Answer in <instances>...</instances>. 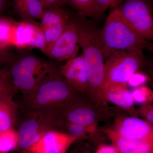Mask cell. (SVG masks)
Wrapping results in <instances>:
<instances>
[{
    "label": "cell",
    "mask_w": 153,
    "mask_h": 153,
    "mask_svg": "<svg viewBox=\"0 0 153 153\" xmlns=\"http://www.w3.org/2000/svg\"><path fill=\"white\" fill-rule=\"evenodd\" d=\"M76 26L78 43L82 49L89 85L88 97L99 104H105L103 98L105 55L101 30L79 13H69Z\"/></svg>",
    "instance_id": "obj_1"
},
{
    "label": "cell",
    "mask_w": 153,
    "mask_h": 153,
    "mask_svg": "<svg viewBox=\"0 0 153 153\" xmlns=\"http://www.w3.org/2000/svg\"><path fill=\"white\" fill-rule=\"evenodd\" d=\"M81 95L66 82L58 67L32 93L24 97V101L29 111L59 118V116L81 101Z\"/></svg>",
    "instance_id": "obj_2"
},
{
    "label": "cell",
    "mask_w": 153,
    "mask_h": 153,
    "mask_svg": "<svg viewBox=\"0 0 153 153\" xmlns=\"http://www.w3.org/2000/svg\"><path fill=\"white\" fill-rule=\"evenodd\" d=\"M101 38L105 59L115 52L153 50L152 44L134 31L118 9L108 17L101 30Z\"/></svg>",
    "instance_id": "obj_3"
},
{
    "label": "cell",
    "mask_w": 153,
    "mask_h": 153,
    "mask_svg": "<svg viewBox=\"0 0 153 153\" xmlns=\"http://www.w3.org/2000/svg\"><path fill=\"white\" fill-rule=\"evenodd\" d=\"M10 64L7 76L16 90L20 91L24 97L32 93L59 67L32 53L14 57Z\"/></svg>",
    "instance_id": "obj_4"
},
{
    "label": "cell",
    "mask_w": 153,
    "mask_h": 153,
    "mask_svg": "<svg viewBox=\"0 0 153 153\" xmlns=\"http://www.w3.org/2000/svg\"><path fill=\"white\" fill-rule=\"evenodd\" d=\"M105 60L103 96L105 90L111 85L127 84L132 75L143 65L145 57L143 50H137L115 52Z\"/></svg>",
    "instance_id": "obj_5"
},
{
    "label": "cell",
    "mask_w": 153,
    "mask_h": 153,
    "mask_svg": "<svg viewBox=\"0 0 153 153\" xmlns=\"http://www.w3.org/2000/svg\"><path fill=\"white\" fill-rule=\"evenodd\" d=\"M57 118L41 113L30 111L19 128L18 145L24 149H30L40 141L44 134L53 130Z\"/></svg>",
    "instance_id": "obj_6"
},
{
    "label": "cell",
    "mask_w": 153,
    "mask_h": 153,
    "mask_svg": "<svg viewBox=\"0 0 153 153\" xmlns=\"http://www.w3.org/2000/svg\"><path fill=\"white\" fill-rule=\"evenodd\" d=\"M118 9L126 21L140 36L147 41H153L152 11L148 1H124Z\"/></svg>",
    "instance_id": "obj_7"
},
{
    "label": "cell",
    "mask_w": 153,
    "mask_h": 153,
    "mask_svg": "<svg viewBox=\"0 0 153 153\" xmlns=\"http://www.w3.org/2000/svg\"><path fill=\"white\" fill-rule=\"evenodd\" d=\"M76 26L69 19L65 30L57 40L45 51L47 57L58 61L68 60L76 57L79 46Z\"/></svg>",
    "instance_id": "obj_8"
},
{
    "label": "cell",
    "mask_w": 153,
    "mask_h": 153,
    "mask_svg": "<svg viewBox=\"0 0 153 153\" xmlns=\"http://www.w3.org/2000/svg\"><path fill=\"white\" fill-rule=\"evenodd\" d=\"M59 71L66 82L78 93L89 96V85L82 55L67 60L59 66Z\"/></svg>",
    "instance_id": "obj_9"
},
{
    "label": "cell",
    "mask_w": 153,
    "mask_h": 153,
    "mask_svg": "<svg viewBox=\"0 0 153 153\" xmlns=\"http://www.w3.org/2000/svg\"><path fill=\"white\" fill-rule=\"evenodd\" d=\"M70 19L69 13L62 7L45 11L41 18L40 27L45 37V51L60 37Z\"/></svg>",
    "instance_id": "obj_10"
},
{
    "label": "cell",
    "mask_w": 153,
    "mask_h": 153,
    "mask_svg": "<svg viewBox=\"0 0 153 153\" xmlns=\"http://www.w3.org/2000/svg\"><path fill=\"white\" fill-rule=\"evenodd\" d=\"M111 128L123 137L153 141V125L136 117L118 118Z\"/></svg>",
    "instance_id": "obj_11"
},
{
    "label": "cell",
    "mask_w": 153,
    "mask_h": 153,
    "mask_svg": "<svg viewBox=\"0 0 153 153\" xmlns=\"http://www.w3.org/2000/svg\"><path fill=\"white\" fill-rule=\"evenodd\" d=\"M77 139L68 134L51 131L44 134L40 141L30 149L34 153H65Z\"/></svg>",
    "instance_id": "obj_12"
},
{
    "label": "cell",
    "mask_w": 153,
    "mask_h": 153,
    "mask_svg": "<svg viewBox=\"0 0 153 153\" xmlns=\"http://www.w3.org/2000/svg\"><path fill=\"white\" fill-rule=\"evenodd\" d=\"M102 131L120 153H153V141L123 137L111 128H103Z\"/></svg>",
    "instance_id": "obj_13"
},
{
    "label": "cell",
    "mask_w": 153,
    "mask_h": 153,
    "mask_svg": "<svg viewBox=\"0 0 153 153\" xmlns=\"http://www.w3.org/2000/svg\"><path fill=\"white\" fill-rule=\"evenodd\" d=\"M103 96L105 101H109L120 107L132 116H137L130 90L126 84L111 85L105 90Z\"/></svg>",
    "instance_id": "obj_14"
},
{
    "label": "cell",
    "mask_w": 153,
    "mask_h": 153,
    "mask_svg": "<svg viewBox=\"0 0 153 153\" xmlns=\"http://www.w3.org/2000/svg\"><path fill=\"white\" fill-rule=\"evenodd\" d=\"M77 104L69 108L63 115L66 118V122L84 126L93 135H95L97 131V120L95 112L90 108L80 106Z\"/></svg>",
    "instance_id": "obj_15"
},
{
    "label": "cell",
    "mask_w": 153,
    "mask_h": 153,
    "mask_svg": "<svg viewBox=\"0 0 153 153\" xmlns=\"http://www.w3.org/2000/svg\"><path fill=\"white\" fill-rule=\"evenodd\" d=\"M13 95H0V133L13 129L16 119L18 106Z\"/></svg>",
    "instance_id": "obj_16"
},
{
    "label": "cell",
    "mask_w": 153,
    "mask_h": 153,
    "mask_svg": "<svg viewBox=\"0 0 153 153\" xmlns=\"http://www.w3.org/2000/svg\"><path fill=\"white\" fill-rule=\"evenodd\" d=\"M14 9L23 21L41 19L44 11L40 0H15Z\"/></svg>",
    "instance_id": "obj_17"
},
{
    "label": "cell",
    "mask_w": 153,
    "mask_h": 153,
    "mask_svg": "<svg viewBox=\"0 0 153 153\" xmlns=\"http://www.w3.org/2000/svg\"><path fill=\"white\" fill-rule=\"evenodd\" d=\"M25 22L29 32L28 48H37L44 53L46 46L45 37L40 26L37 25L34 21Z\"/></svg>",
    "instance_id": "obj_18"
},
{
    "label": "cell",
    "mask_w": 153,
    "mask_h": 153,
    "mask_svg": "<svg viewBox=\"0 0 153 153\" xmlns=\"http://www.w3.org/2000/svg\"><path fill=\"white\" fill-rule=\"evenodd\" d=\"M29 41V32L26 22H15L11 36L12 46L20 49L28 48Z\"/></svg>",
    "instance_id": "obj_19"
},
{
    "label": "cell",
    "mask_w": 153,
    "mask_h": 153,
    "mask_svg": "<svg viewBox=\"0 0 153 153\" xmlns=\"http://www.w3.org/2000/svg\"><path fill=\"white\" fill-rule=\"evenodd\" d=\"M67 5L85 18L97 17L94 0H68Z\"/></svg>",
    "instance_id": "obj_20"
},
{
    "label": "cell",
    "mask_w": 153,
    "mask_h": 153,
    "mask_svg": "<svg viewBox=\"0 0 153 153\" xmlns=\"http://www.w3.org/2000/svg\"><path fill=\"white\" fill-rule=\"evenodd\" d=\"M15 22L7 18H0V46L5 49L11 45V36Z\"/></svg>",
    "instance_id": "obj_21"
},
{
    "label": "cell",
    "mask_w": 153,
    "mask_h": 153,
    "mask_svg": "<svg viewBox=\"0 0 153 153\" xmlns=\"http://www.w3.org/2000/svg\"><path fill=\"white\" fill-rule=\"evenodd\" d=\"M130 90L134 103L145 105L152 102L153 92L147 86L143 85Z\"/></svg>",
    "instance_id": "obj_22"
},
{
    "label": "cell",
    "mask_w": 153,
    "mask_h": 153,
    "mask_svg": "<svg viewBox=\"0 0 153 153\" xmlns=\"http://www.w3.org/2000/svg\"><path fill=\"white\" fill-rule=\"evenodd\" d=\"M18 145V135L12 129L0 133V152L6 153Z\"/></svg>",
    "instance_id": "obj_23"
},
{
    "label": "cell",
    "mask_w": 153,
    "mask_h": 153,
    "mask_svg": "<svg viewBox=\"0 0 153 153\" xmlns=\"http://www.w3.org/2000/svg\"><path fill=\"white\" fill-rule=\"evenodd\" d=\"M97 16H100L109 9H118L123 4L122 0H94Z\"/></svg>",
    "instance_id": "obj_24"
},
{
    "label": "cell",
    "mask_w": 153,
    "mask_h": 153,
    "mask_svg": "<svg viewBox=\"0 0 153 153\" xmlns=\"http://www.w3.org/2000/svg\"><path fill=\"white\" fill-rule=\"evenodd\" d=\"M66 125L68 134L77 138L94 135L88 128L81 125L68 122H66Z\"/></svg>",
    "instance_id": "obj_25"
},
{
    "label": "cell",
    "mask_w": 153,
    "mask_h": 153,
    "mask_svg": "<svg viewBox=\"0 0 153 153\" xmlns=\"http://www.w3.org/2000/svg\"><path fill=\"white\" fill-rule=\"evenodd\" d=\"M16 89L9 79L7 72L0 71V95L13 94Z\"/></svg>",
    "instance_id": "obj_26"
},
{
    "label": "cell",
    "mask_w": 153,
    "mask_h": 153,
    "mask_svg": "<svg viewBox=\"0 0 153 153\" xmlns=\"http://www.w3.org/2000/svg\"><path fill=\"white\" fill-rule=\"evenodd\" d=\"M148 80V77L146 74L136 72L128 79L127 85L132 88H135L143 85Z\"/></svg>",
    "instance_id": "obj_27"
},
{
    "label": "cell",
    "mask_w": 153,
    "mask_h": 153,
    "mask_svg": "<svg viewBox=\"0 0 153 153\" xmlns=\"http://www.w3.org/2000/svg\"><path fill=\"white\" fill-rule=\"evenodd\" d=\"M68 0H40L44 12L52 9L62 7L67 4Z\"/></svg>",
    "instance_id": "obj_28"
},
{
    "label": "cell",
    "mask_w": 153,
    "mask_h": 153,
    "mask_svg": "<svg viewBox=\"0 0 153 153\" xmlns=\"http://www.w3.org/2000/svg\"><path fill=\"white\" fill-rule=\"evenodd\" d=\"M143 117L145 118L146 121L151 125L153 124V108L150 104L142 105L139 111H137Z\"/></svg>",
    "instance_id": "obj_29"
},
{
    "label": "cell",
    "mask_w": 153,
    "mask_h": 153,
    "mask_svg": "<svg viewBox=\"0 0 153 153\" xmlns=\"http://www.w3.org/2000/svg\"><path fill=\"white\" fill-rule=\"evenodd\" d=\"M14 56L7 49H3L0 46V64H10Z\"/></svg>",
    "instance_id": "obj_30"
},
{
    "label": "cell",
    "mask_w": 153,
    "mask_h": 153,
    "mask_svg": "<svg viewBox=\"0 0 153 153\" xmlns=\"http://www.w3.org/2000/svg\"><path fill=\"white\" fill-rule=\"evenodd\" d=\"M96 153H120L114 146L108 145L100 146Z\"/></svg>",
    "instance_id": "obj_31"
}]
</instances>
